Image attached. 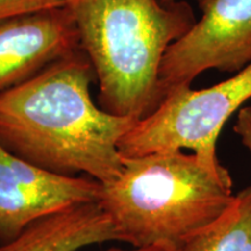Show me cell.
<instances>
[{"label": "cell", "mask_w": 251, "mask_h": 251, "mask_svg": "<svg viewBox=\"0 0 251 251\" xmlns=\"http://www.w3.org/2000/svg\"><path fill=\"white\" fill-rule=\"evenodd\" d=\"M187 251H251V186L235 194L227 212Z\"/></svg>", "instance_id": "cell-9"}, {"label": "cell", "mask_w": 251, "mask_h": 251, "mask_svg": "<svg viewBox=\"0 0 251 251\" xmlns=\"http://www.w3.org/2000/svg\"><path fill=\"white\" fill-rule=\"evenodd\" d=\"M80 49L98 80V106L140 121L161 105L166 50L196 24L185 0H70Z\"/></svg>", "instance_id": "cell-3"}, {"label": "cell", "mask_w": 251, "mask_h": 251, "mask_svg": "<svg viewBox=\"0 0 251 251\" xmlns=\"http://www.w3.org/2000/svg\"><path fill=\"white\" fill-rule=\"evenodd\" d=\"M234 131L240 136L241 142L251 155V106H246L238 111Z\"/></svg>", "instance_id": "cell-11"}, {"label": "cell", "mask_w": 251, "mask_h": 251, "mask_svg": "<svg viewBox=\"0 0 251 251\" xmlns=\"http://www.w3.org/2000/svg\"><path fill=\"white\" fill-rule=\"evenodd\" d=\"M70 0H0V20L68 7Z\"/></svg>", "instance_id": "cell-10"}, {"label": "cell", "mask_w": 251, "mask_h": 251, "mask_svg": "<svg viewBox=\"0 0 251 251\" xmlns=\"http://www.w3.org/2000/svg\"><path fill=\"white\" fill-rule=\"evenodd\" d=\"M251 99V64L202 90L174 91L151 114L137 121L119 142L122 157L190 149L213 169H221L216 142L231 115Z\"/></svg>", "instance_id": "cell-4"}, {"label": "cell", "mask_w": 251, "mask_h": 251, "mask_svg": "<svg viewBox=\"0 0 251 251\" xmlns=\"http://www.w3.org/2000/svg\"><path fill=\"white\" fill-rule=\"evenodd\" d=\"M94 80L80 49L0 93V146L54 174L117 179L119 142L137 121L100 108L91 98Z\"/></svg>", "instance_id": "cell-1"}, {"label": "cell", "mask_w": 251, "mask_h": 251, "mask_svg": "<svg viewBox=\"0 0 251 251\" xmlns=\"http://www.w3.org/2000/svg\"><path fill=\"white\" fill-rule=\"evenodd\" d=\"M100 191L101 183L93 178L47 171L0 146V243L47 216L98 202Z\"/></svg>", "instance_id": "cell-6"}, {"label": "cell", "mask_w": 251, "mask_h": 251, "mask_svg": "<svg viewBox=\"0 0 251 251\" xmlns=\"http://www.w3.org/2000/svg\"><path fill=\"white\" fill-rule=\"evenodd\" d=\"M80 50L69 7L0 20V93Z\"/></svg>", "instance_id": "cell-7"}, {"label": "cell", "mask_w": 251, "mask_h": 251, "mask_svg": "<svg viewBox=\"0 0 251 251\" xmlns=\"http://www.w3.org/2000/svg\"><path fill=\"white\" fill-rule=\"evenodd\" d=\"M201 18L169 47L159 68L162 101L209 69L237 74L251 64V0H197Z\"/></svg>", "instance_id": "cell-5"}, {"label": "cell", "mask_w": 251, "mask_h": 251, "mask_svg": "<svg viewBox=\"0 0 251 251\" xmlns=\"http://www.w3.org/2000/svg\"><path fill=\"white\" fill-rule=\"evenodd\" d=\"M227 169H213L196 153L172 150L122 157L115 180L101 184L99 205L120 242L187 251L214 227L234 201Z\"/></svg>", "instance_id": "cell-2"}, {"label": "cell", "mask_w": 251, "mask_h": 251, "mask_svg": "<svg viewBox=\"0 0 251 251\" xmlns=\"http://www.w3.org/2000/svg\"><path fill=\"white\" fill-rule=\"evenodd\" d=\"M103 251H178L170 247L164 246H149V247H134V249H120V248H109Z\"/></svg>", "instance_id": "cell-12"}, {"label": "cell", "mask_w": 251, "mask_h": 251, "mask_svg": "<svg viewBox=\"0 0 251 251\" xmlns=\"http://www.w3.org/2000/svg\"><path fill=\"white\" fill-rule=\"evenodd\" d=\"M109 241H120L111 218L99 202H86L34 222L0 251H78Z\"/></svg>", "instance_id": "cell-8"}, {"label": "cell", "mask_w": 251, "mask_h": 251, "mask_svg": "<svg viewBox=\"0 0 251 251\" xmlns=\"http://www.w3.org/2000/svg\"><path fill=\"white\" fill-rule=\"evenodd\" d=\"M163 4H171V2L176 1V0H161Z\"/></svg>", "instance_id": "cell-13"}]
</instances>
